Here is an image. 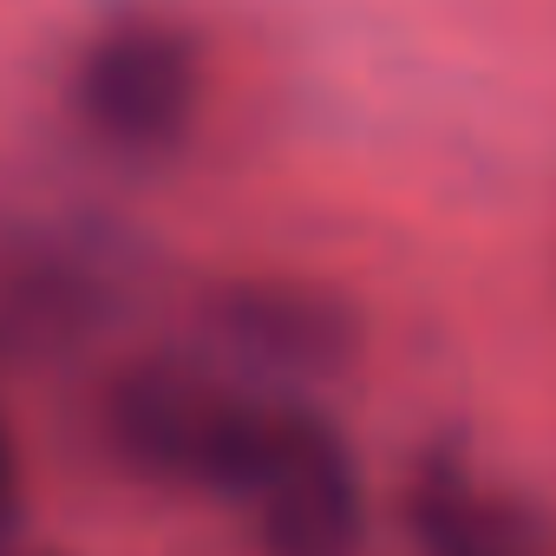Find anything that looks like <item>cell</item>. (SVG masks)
<instances>
[{"instance_id": "obj_1", "label": "cell", "mask_w": 556, "mask_h": 556, "mask_svg": "<svg viewBox=\"0 0 556 556\" xmlns=\"http://www.w3.org/2000/svg\"><path fill=\"white\" fill-rule=\"evenodd\" d=\"M282 400L184 354H131L92 393V432L118 471L170 491L242 497Z\"/></svg>"}, {"instance_id": "obj_2", "label": "cell", "mask_w": 556, "mask_h": 556, "mask_svg": "<svg viewBox=\"0 0 556 556\" xmlns=\"http://www.w3.org/2000/svg\"><path fill=\"white\" fill-rule=\"evenodd\" d=\"M203 105V53L157 8L112 14L73 60V112L118 157H170Z\"/></svg>"}, {"instance_id": "obj_3", "label": "cell", "mask_w": 556, "mask_h": 556, "mask_svg": "<svg viewBox=\"0 0 556 556\" xmlns=\"http://www.w3.org/2000/svg\"><path fill=\"white\" fill-rule=\"evenodd\" d=\"M255 523L262 556H361L367 549V497L348 439L315 413L282 400L275 432L236 497Z\"/></svg>"}, {"instance_id": "obj_4", "label": "cell", "mask_w": 556, "mask_h": 556, "mask_svg": "<svg viewBox=\"0 0 556 556\" xmlns=\"http://www.w3.org/2000/svg\"><path fill=\"white\" fill-rule=\"evenodd\" d=\"M203 334L275 380H334L361 361V315L302 275H223L197 295Z\"/></svg>"}, {"instance_id": "obj_5", "label": "cell", "mask_w": 556, "mask_h": 556, "mask_svg": "<svg viewBox=\"0 0 556 556\" xmlns=\"http://www.w3.org/2000/svg\"><path fill=\"white\" fill-rule=\"evenodd\" d=\"M400 523L419 556H549L543 517L504 491L484 484L471 465L432 452L400 484Z\"/></svg>"}, {"instance_id": "obj_6", "label": "cell", "mask_w": 556, "mask_h": 556, "mask_svg": "<svg viewBox=\"0 0 556 556\" xmlns=\"http://www.w3.org/2000/svg\"><path fill=\"white\" fill-rule=\"evenodd\" d=\"M14 497H21V465H14V439L0 426V523L14 517Z\"/></svg>"}]
</instances>
